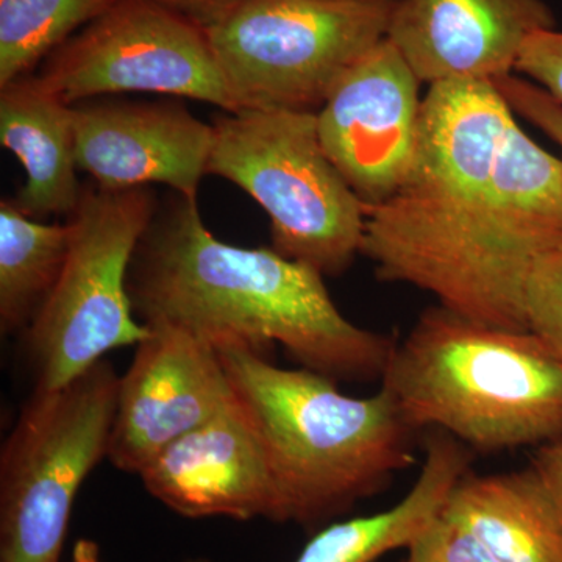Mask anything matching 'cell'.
I'll return each instance as SVG.
<instances>
[{"mask_svg": "<svg viewBox=\"0 0 562 562\" xmlns=\"http://www.w3.org/2000/svg\"><path fill=\"white\" fill-rule=\"evenodd\" d=\"M325 277L272 247L233 246L206 227L198 198L158 202L136 247L127 290L144 325L166 324L214 347L279 346L335 382L382 380L395 341L347 319Z\"/></svg>", "mask_w": 562, "mask_h": 562, "instance_id": "6da1fadb", "label": "cell"}, {"mask_svg": "<svg viewBox=\"0 0 562 562\" xmlns=\"http://www.w3.org/2000/svg\"><path fill=\"white\" fill-rule=\"evenodd\" d=\"M233 394L271 471L272 522L316 528L380 494L413 465V430L382 384L350 397L308 369H283L241 344H221Z\"/></svg>", "mask_w": 562, "mask_h": 562, "instance_id": "7a4b0ae2", "label": "cell"}, {"mask_svg": "<svg viewBox=\"0 0 562 562\" xmlns=\"http://www.w3.org/2000/svg\"><path fill=\"white\" fill-rule=\"evenodd\" d=\"M382 383L413 430L435 427L480 452L562 436V368L549 347L439 303L395 342Z\"/></svg>", "mask_w": 562, "mask_h": 562, "instance_id": "3957f363", "label": "cell"}, {"mask_svg": "<svg viewBox=\"0 0 562 562\" xmlns=\"http://www.w3.org/2000/svg\"><path fill=\"white\" fill-rule=\"evenodd\" d=\"M516 114L490 80L430 85L413 168L398 191L368 211L361 255L387 283H416L490 194Z\"/></svg>", "mask_w": 562, "mask_h": 562, "instance_id": "277c9868", "label": "cell"}, {"mask_svg": "<svg viewBox=\"0 0 562 562\" xmlns=\"http://www.w3.org/2000/svg\"><path fill=\"white\" fill-rule=\"evenodd\" d=\"M209 173L232 181L271 221L272 249L342 276L361 254L368 209L322 147L313 111H224Z\"/></svg>", "mask_w": 562, "mask_h": 562, "instance_id": "5b68a950", "label": "cell"}, {"mask_svg": "<svg viewBox=\"0 0 562 562\" xmlns=\"http://www.w3.org/2000/svg\"><path fill=\"white\" fill-rule=\"evenodd\" d=\"M158 201L150 187L105 190L85 184L68 216L69 246L50 297L21 336L33 390L76 379L111 350L138 346L149 328L127 290L136 247Z\"/></svg>", "mask_w": 562, "mask_h": 562, "instance_id": "8992f818", "label": "cell"}, {"mask_svg": "<svg viewBox=\"0 0 562 562\" xmlns=\"http://www.w3.org/2000/svg\"><path fill=\"white\" fill-rule=\"evenodd\" d=\"M562 247V160L513 121L490 194L414 286L469 319L528 330L525 286L541 255Z\"/></svg>", "mask_w": 562, "mask_h": 562, "instance_id": "52a82bcc", "label": "cell"}, {"mask_svg": "<svg viewBox=\"0 0 562 562\" xmlns=\"http://www.w3.org/2000/svg\"><path fill=\"white\" fill-rule=\"evenodd\" d=\"M120 379L103 358L22 406L0 452V562L60 561L81 484L109 457Z\"/></svg>", "mask_w": 562, "mask_h": 562, "instance_id": "ba28073f", "label": "cell"}, {"mask_svg": "<svg viewBox=\"0 0 562 562\" xmlns=\"http://www.w3.org/2000/svg\"><path fill=\"white\" fill-rule=\"evenodd\" d=\"M392 5L241 0L206 31L235 111L317 113L351 66L386 38Z\"/></svg>", "mask_w": 562, "mask_h": 562, "instance_id": "9c48e42d", "label": "cell"}, {"mask_svg": "<svg viewBox=\"0 0 562 562\" xmlns=\"http://www.w3.org/2000/svg\"><path fill=\"white\" fill-rule=\"evenodd\" d=\"M38 76L69 105L154 92L235 111L205 29L147 0H114L49 55Z\"/></svg>", "mask_w": 562, "mask_h": 562, "instance_id": "30bf717a", "label": "cell"}, {"mask_svg": "<svg viewBox=\"0 0 562 562\" xmlns=\"http://www.w3.org/2000/svg\"><path fill=\"white\" fill-rule=\"evenodd\" d=\"M420 85L397 47L383 38L317 110L322 147L368 211L391 199L412 171Z\"/></svg>", "mask_w": 562, "mask_h": 562, "instance_id": "8fae6325", "label": "cell"}, {"mask_svg": "<svg viewBox=\"0 0 562 562\" xmlns=\"http://www.w3.org/2000/svg\"><path fill=\"white\" fill-rule=\"evenodd\" d=\"M120 379L109 461L139 475L162 449L235 402L213 344L166 324L146 325Z\"/></svg>", "mask_w": 562, "mask_h": 562, "instance_id": "7c38bea8", "label": "cell"}, {"mask_svg": "<svg viewBox=\"0 0 562 562\" xmlns=\"http://www.w3.org/2000/svg\"><path fill=\"white\" fill-rule=\"evenodd\" d=\"M79 171L105 190L166 184L198 198L214 127L179 101H85L72 105Z\"/></svg>", "mask_w": 562, "mask_h": 562, "instance_id": "4fadbf2b", "label": "cell"}, {"mask_svg": "<svg viewBox=\"0 0 562 562\" xmlns=\"http://www.w3.org/2000/svg\"><path fill=\"white\" fill-rule=\"evenodd\" d=\"M550 29L543 0H394L386 38L430 87L512 76L525 43Z\"/></svg>", "mask_w": 562, "mask_h": 562, "instance_id": "5bb4252c", "label": "cell"}, {"mask_svg": "<svg viewBox=\"0 0 562 562\" xmlns=\"http://www.w3.org/2000/svg\"><path fill=\"white\" fill-rule=\"evenodd\" d=\"M138 476L151 497L179 516L272 520L276 494L268 458L236 398L169 443Z\"/></svg>", "mask_w": 562, "mask_h": 562, "instance_id": "9a60e30c", "label": "cell"}, {"mask_svg": "<svg viewBox=\"0 0 562 562\" xmlns=\"http://www.w3.org/2000/svg\"><path fill=\"white\" fill-rule=\"evenodd\" d=\"M0 143L27 173L13 205L33 220L70 216L83 191L77 177L72 105L40 76L11 81L0 88Z\"/></svg>", "mask_w": 562, "mask_h": 562, "instance_id": "2e32d148", "label": "cell"}, {"mask_svg": "<svg viewBox=\"0 0 562 562\" xmlns=\"http://www.w3.org/2000/svg\"><path fill=\"white\" fill-rule=\"evenodd\" d=\"M439 516L498 562H562V512L532 465L458 480Z\"/></svg>", "mask_w": 562, "mask_h": 562, "instance_id": "e0dca14e", "label": "cell"}, {"mask_svg": "<svg viewBox=\"0 0 562 562\" xmlns=\"http://www.w3.org/2000/svg\"><path fill=\"white\" fill-rule=\"evenodd\" d=\"M469 465L471 452L464 443L436 431L427 439L420 475L397 505L321 528L295 562H373L394 550L409 549L441 513L450 491L469 472Z\"/></svg>", "mask_w": 562, "mask_h": 562, "instance_id": "ac0fdd59", "label": "cell"}, {"mask_svg": "<svg viewBox=\"0 0 562 562\" xmlns=\"http://www.w3.org/2000/svg\"><path fill=\"white\" fill-rule=\"evenodd\" d=\"M69 224H41L0 202V331L24 335L60 279Z\"/></svg>", "mask_w": 562, "mask_h": 562, "instance_id": "d6986e66", "label": "cell"}, {"mask_svg": "<svg viewBox=\"0 0 562 562\" xmlns=\"http://www.w3.org/2000/svg\"><path fill=\"white\" fill-rule=\"evenodd\" d=\"M114 0H0V88L33 68L80 32Z\"/></svg>", "mask_w": 562, "mask_h": 562, "instance_id": "ffe728a7", "label": "cell"}, {"mask_svg": "<svg viewBox=\"0 0 562 562\" xmlns=\"http://www.w3.org/2000/svg\"><path fill=\"white\" fill-rule=\"evenodd\" d=\"M525 321L562 368V247L532 266L525 286Z\"/></svg>", "mask_w": 562, "mask_h": 562, "instance_id": "44dd1931", "label": "cell"}, {"mask_svg": "<svg viewBox=\"0 0 562 562\" xmlns=\"http://www.w3.org/2000/svg\"><path fill=\"white\" fill-rule=\"evenodd\" d=\"M494 83L512 106L514 114H519L543 135L549 136L560 147L562 154L561 103L554 101L552 95L538 85L516 74L495 80Z\"/></svg>", "mask_w": 562, "mask_h": 562, "instance_id": "7402d4cb", "label": "cell"}, {"mask_svg": "<svg viewBox=\"0 0 562 562\" xmlns=\"http://www.w3.org/2000/svg\"><path fill=\"white\" fill-rule=\"evenodd\" d=\"M408 550L409 562H498L471 535L439 514Z\"/></svg>", "mask_w": 562, "mask_h": 562, "instance_id": "603a6c76", "label": "cell"}, {"mask_svg": "<svg viewBox=\"0 0 562 562\" xmlns=\"http://www.w3.org/2000/svg\"><path fill=\"white\" fill-rule=\"evenodd\" d=\"M516 72L549 92L562 105V31L535 33L525 43Z\"/></svg>", "mask_w": 562, "mask_h": 562, "instance_id": "cb8c5ba5", "label": "cell"}, {"mask_svg": "<svg viewBox=\"0 0 562 562\" xmlns=\"http://www.w3.org/2000/svg\"><path fill=\"white\" fill-rule=\"evenodd\" d=\"M147 2L158 3V5L176 11L198 24L199 27L209 31L241 0H147Z\"/></svg>", "mask_w": 562, "mask_h": 562, "instance_id": "d4e9b609", "label": "cell"}, {"mask_svg": "<svg viewBox=\"0 0 562 562\" xmlns=\"http://www.w3.org/2000/svg\"><path fill=\"white\" fill-rule=\"evenodd\" d=\"M531 465L541 473L543 482L549 486L562 512V436L552 442L543 443Z\"/></svg>", "mask_w": 562, "mask_h": 562, "instance_id": "484cf974", "label": "cell"}, {"mask_svg": "<svg viewBox=\"0 0 562 562\" xmlns=\"http://www.w3.org/2000/svg\"><path fill=\"white\" fill-rule=\"evenodd\" d=\"M70 562H103L98 542L91 539H79L74 543Z\"/></svg>", "mask_w": 562, "mask_h": 562, "instance_id": "4316f807", "label": "cell"}, {"mask_svg": "<svg viewBox=\"0 0 562 562\" xmlns=\"http://www.w3.org/2000/svg\"><path fill=\"white\" fill-rule=\"evenodd\" d=\"M405 562H409L408 560H406Z\"/></svg>", "mask_w": 562, "mask_h": 562, "instance_id": "83f0119b", "label": "cell"}]
</instances>
